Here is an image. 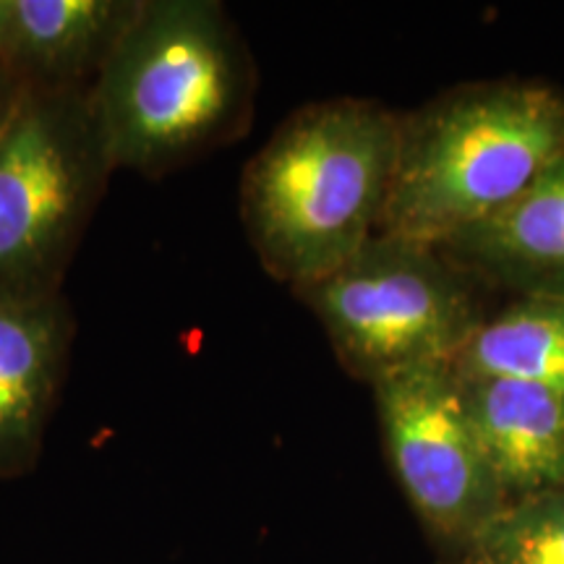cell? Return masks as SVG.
<instances>
[{
	"mask_svg": "<svg viewBox=\"0 0 564 564\" xmlns=\"http://www.w3.org/2000/svg\"><path fill=\"white\" fill-rule=\"evenodd\" d=\"M564 154V95L474 84L400 121L379 236L440 249L518 202Z\"/></svg>",
	"mask_w": 564,
	"mask_h": 564,
	"instance_id": "obj_3",
	"label": "cell"
},
{
	"mask_svg": "<svg viewBox=\"0 0 564 564\" xmlns=\"http://www.w3.org/2000/svg\"><path fill=\"white\" fill-rule=\"evenodd\" d=\"M400 147V118L379 102L303 105L249 160L241 220L274 280L301 288L348 262L379 232Z\"/></svg>",
	"mask_w": 564,
	"mask_h": 564,
	"instance_id": "obj_1",
	"label": "cell"
},
{
	"mask_svg": "<svg viewBox=\"0 0 564 564\" xmlns=\"http://www.w3.org/2000/svg\"><path fill=\"white\" fill-rule=\"evenodd\" d=\"M24 87L26 84L13 79L9 70L0 68V131H3L6 123H9L11 112L17 110V102L21 97V91H24Z\"/></svg>",
	"mask_w": 564,
	"mask_h": 564,
	"instance_id": "obj_13",
	"label": "cell"
},
{
	"mask_svg": "<svg viewBox=\"0 0 564 564\" xmlns=\"http://www.w3.org/2000/svg\"><path fill=\"white\" fill-rule=\"evenodd\" d=\"M112 173L89 87H24L0 131V299L63 291Z\"/></svg>",
	"mask_w": 564,
	"mask_h": 564,
	"instance_id": "obj_4",
	"label": "cell"
},
{
	"mask_svg": "<svg viewBox=\"0 0 564 564\" xmlns=\"http://www.w3.org/2000/svg\"><path fill=\"white\" fill-rule=\"evenodd\" d=\"M465 564H564V486L512 502Z\"/></svg>",
	"mask_w": 564,
	"mask_h": 564,
	"instance_id": "obj_12",
	"label": "cell"
},
{
	"mask_svg": "<svg viewBox=\"0 0 564 564\" xmlns=\"http://www.w3.org/2000/svg\"><path fill=\"white\" fill-rule=\"evenodd\" d=\"M139 0H0V68L26 87H91Z\"/></svg>",
	"mask_w": 564,
	"mask_h": 564,
	"instance_id": "obj_9",
	"label": "cell"
},
{
	"mask_svg": "<svg viewBox=\"0 0 564 564\" xmlns=\"http://www.w3.org/2000/svg\"><path fill=\"white\" fill-rule=\"evenodd\" d=\"M293 293L322 322L345 369L371 384L415 366L455 364L481 324L455 264L429 246L379 232Z\"/></svg>",
	"mask_w": 564,
	"mask_h": 564,
	"instance_id": "obj_5",
	"label": "cell"
},
{
	"mask_svg": "<svg viewBox=\"0 0 564 564\" xmlns=\"http://www.w3.org/2000/svg\"><path fill=\"white\" fill-rule=\"evenodd\" d=\"M249 55L215 0H139L89 97L116 171L158 181L236 137Z\"/></svg>",
	"mask_w": 564,
	"mask_h": 564,
	"instance_id": "obj_2",
	"label": "cell"
},
{
	"mask_svg": "<svg viewBox=\"0 0 564 564\" xmlns=\"http://www.w3.org/2000/svg\"><path fill=\"white\" fill-rule=\"evenodd\" d=\"M436 251L523 295L564 299V154L518 202Z\"/></svg>",
	"mask_w": 564,
	"mask_h": 564,
	"instance_id": "obj_10",
	"label": "cell"
},
{
	"mask_svg": "<svg viewBox=\"0 0 564 564\" xmlns=\"http://www.w3.org/2000/svg\"><path fill=\"white\" fill-rule=\"evenodd\" d=\"M455 373L478 447L510 502L564 486V394L518 379Z\"/></svg>",
	"mask_w": 564,
	"mask_h": 564,
	"instance_id": "obj_8",
	"label": "cell"
},
{
	"mask_svg": "<svg viewBox=\"0 0 564 564\" xmlns=\"http://www.w3.org/2000/svg\"><path fill=\"white\" fill-rule=\"evenodd\" d=\"M455 371L502 377L564 394V299L523 295L497 319L478 324Z\"/></svg>",
	"mask_w": 564,
	"mask_h": 564,
	"instance_id": "obj_11",
	"label": "cell"
},
{
	"mask_svg": "<svg viewBox=\"0 0 564 564\" xmlns=\"http://www.w3.org/2000/svg\"><path fill=\"white\" fill-rule=\"evenodd\" d=\"M387 457L429 533L463 560L510 507L465 415L453 364L377 379Z\"/></svg>",
	"mask_w": 564,
	"mask_h": 564,
	"instance_id": "obj_6",
	"label": "cell"
},
{
	"mask_svg": "<svg viewBox=\"0 0 564 564\" xmlns=\"http://www.w3.org/2000/svg\"><path fill=\"white\" fill-rule=\"evenodd\" d=\"M76 322L66 293L0 299V481L37 468Z\"/></svg>",
	"mask_w": 564,
	"mask_h": 564,
	"instance_id": "obj_7",
	"label": "cell"
}]
</instances>
